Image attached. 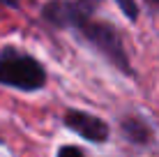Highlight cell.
Returning a JSON list of instances; mask_svg holds the SVG:
<instances>
[{
  "label": "cell",
  "instance_id": "obj_4",
  "mask_svg": "<svg viewBox=\"0 0 159 157\" xmlns=\"http://www.w3.org/2000/svg\"><path fill=\"white\" fill-rule=\"evenodd\" d=\"M95 5L92 0H76V2H48L44 9V16L53 21L56 25H76L81 19L92 14Z\"/></svg>",
  "mask_w": 159,
  "mask_h": 157
},
{
  "label": "cell",
  "instance_id": "obj_8",
  "mask_svg": "<svg viewBox=\"0 0 159 157\" xmlns=\"http://www.w3.org/2000/svg\"><path fill=\"white\" fill-rule=\"evenodd\" d=\"M148 2H152V5H157V7H159V0H148Z\"/></svg>",
  "mask_w": 159,
  "mask_h": 157
},
{
  "label": "cell",
  "instance_id": "obj_9",
  "mask_svg": "<svg viewBox=\"0 0 159 157\" xmlns=\"http://www.w3.org/2000/svg\"><path fill=\"white\" fill-rule=\"evenodd\" d=\"M5 2H9V5H16V0H5Z\"/></svg>",
  "mask_w": 159,
  "mask_h": 157
},
{
  "label": "cell",
  "instance_id": "obj_5",
  "mask_svg": "<svg viewBox=\"0 0 159 157\" xmlns=\"http://www.w3.org/2000/svg\"><path fill=\"white\" fill-rule=\"evenodd\" d=\"M122 129H125L129 141H136V143H145V141H150V136H152L150 129L141 120H136V118H127V120L122 122Z\"/></svg>",
  "mask_w": 159,
  "mask_h": 157
},
{
  "label": "cell",
  "instance_id": "obj_2",
  "mask_svg": "<svg viewBox=\"0 0 159 157\" xmlns=\"http://www.w3.org/2000/svg\"><path fill=\"white\" fill-rule=\"evenodd\" d=\"M74 28H79L81 32H83L85 39L90 42V44H95L118 69H122L125 74L131 72L129 62H127V53H125V48H122V39H120V35L108 23L92 21L90 16H85V19H81Z\"/></svg>",
  "mask_w": 159,
  "mask_h": 157
},
{
  "label": "cell",
  "instance_id": "obj_1",
  "mask_svg": "<svg viewBox=\"0 0 159 157\" xmlns=\"http://www.w3.org/2000/svg\"><path fill=\"white\" fill-rule=\"evenodd\" d=\"M46 81V72L35 58L16 53L14 48L0 56V83L21 90H37Z\"/></svg>",
  "mask_w": 159,
  "mask_h": 157
},
{
  "label": "cell",
  "instance_id": "obj_7",
  "mask_svg": "<svg viewBox=\"0 0 159 157\" xmlns=\"http://www.w3.org/2000/svg\"><path fill=\"white\" fill-rule=\"evenodd\" d=\"M60 155H83V150L76 145H65V148H60Z\"/></svg>",
  "mask_w": 159,
  "mask_h": 157
},
{
  "label": "cell",
  "instance_id": "obj_3",
  "mask_svg": "<svg viewBox=\"0 0 159 157\" xmlns=\"http://www.w3.org/2000/svg\"><path fill=\"white\" fill-rule=\"evenodd\" d=\"M65 125L72 129V132H76L79 136H83L92 143H104L108 139V125L106 122L95 118V116H90V113H83V111H67Z\"/></svg>",
  "mask_w": 159,
  "mask_h": 157
},
{
  "label": "cell",
  "instance_id": "obj_6",
  "mask_svg": "<svg viewBox=\"0 0 159 157\" xmlns=\"http://www.w3.org/2000/svg\"><path fill=\"white\" fill-rule=\"evenodd\" d=\"M116 2H118V7L122 9V14L127 16V19L134 21L136 16H139V9H136V2H134V0H116Z\"/></svg>",
  "mask_w": 159,
  "mask_h": 157
}]
</instances>
